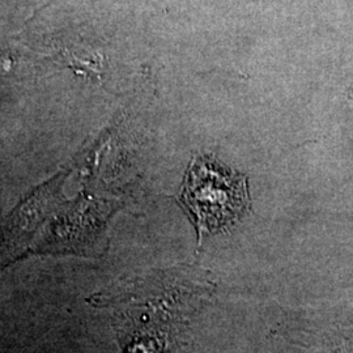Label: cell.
Here are the masks:
<instances>
[{"mask_svg": "<svg viewBox=\"0 0 353 353\" xmlns=\"http://www.w3.org/2000/svg\"><path fill=\"white\" fill-rule=\"evenodd\" d=\"M179 204L204 234L228 230L250 210L248 181L211 157H195L181 188Z\"/></svg>", "mask_w": 353, "mask_h": 353, "instance_id": "1", "label": "cell"}]
</instances>
